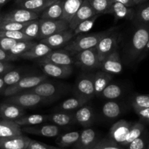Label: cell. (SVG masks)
<instances>
[{
	"instance_id": "obj_57",
	"label": "cell",
	"mask_w": 149,
	"mask_h": 149,
	"mask_svg": "<svg viewBox=\"0 0 149 149\" xmlns=\"http://www.w3.org/2000/svg\"><path fill=\"white\" fill-rule=\"evenodd\" d=\"M133 1H134V2H135V5H138V4H139V1H140V0H133Z\"/></svg>"
},
{
	"instance_id": "obj_41",
	"label": "cell",
	"mask_w": 149,
	"mask_h": 149,
	"mask_svg": "<svg viewBox=\"0 0 149 149\" xmlns=\"http://www.w3.org/2000/svg\"><path fill=\"white\" fill-rule=\"evenodd\" d=\"M23 77H25V76L20 71H19L18 70L13 69L7 71L4 75H2L3 80H4L7 87L16 84Z\"/></svg>"
},
{
	"instance_id": "obj_16",
	"label": "cell",
	"mask_w": 149,
	"mask_h": 149,
	"mask_svg": "<svg viewBox=\"0 0 149 149\" xmlns=\"http://www.w3.org/2000/svg\"><path fill=\"white\" fill-rule=\"evenodd\" d=\"M38 18H39V15L38 13L24 8L15 9L9 13L3 14V21L25 23Z\"/></svg>"
},
{
	"instance_id": "obj_40",
	"label": "cell",
	"mask_w": 149,
	"mask_h": 149,
	"mask_svg": "<svg viewBox=\"0 0 149 149\" xmlns=\"http://www.w3.org/2000/svg\"><path fill=\"white\" fill-rule=\"evenodd\" d=\"M97 15L106 14L113 3L112 0H87Z\"/></svg>"
},
{
	"instance_id": "obj_31",
	"label": "cell",
	"mask_w": 149,
	"mask_h": 149,
	"mask_svg": "<svg viewBox=\"0 0 149 149\" xmlns=\"http://www.w3.org/2000/svg\"><path fill=\"white\" fill-rule=\"evenodd\" d=\"M89 101L90 100H87V99L74 96V97H71V98H68L62 102L56 108V109L58 111L71 112L72 111H77L80 107L87 104Z\"/></svg>"
},
{
	"instance_id": "obj_13",
	"label": "cell",
	"mask_w": 149,
	"mask_h": 149,
	"mask_svg": "<svg viewBox=\"0 0 149 149\" xmlns=\"http://www.w3.org/2000/svg\"><path fill=\"white\" fill-rule=\"evenodd\" d=\"M23 132H26L31 135H38V136L47 137V138H54L59 135L61 132L60 127L54 125H37L34 126L23 127Z\"/></svg>"
},
{
	"instance_id": "obj_53",
	"label": "cell",
	"mask_w": 149,
	"mask_h": 149,
	"mask_svg": "<svg viewBox=\"0 0 149 149\" xmlns=\"http://www.w3.org/2000/svg\"><path fill=\"white\" fill-rule=\"evenodd\" d=\"M112 1L113 2L121 3V4H124V5L127 6V7H132L135 5L133 0H112Z\"/></svg>"
},
{
	"instance_id": "obj_33",
	"label": "cell",
	"mask_w": 149,
	"mask_h": 149,
	"mask_svg": "<svg viewBox=\"0 0 149 149\" xmlns=\"http://www.w3.org/2000/svg\"><path fill=\"white\" fill-rule=\"evenodd\" d=\"M15 122L20 127L34 126L47 122V116L43 114H31L23 116Z\"/></svg>"
},
{
	"instance_id": "obj_22",
	"label": "cell",
	"mask_w": 149,
	"mask_h": 149,
	"mask_svg": "<svg viewBox=\"0 0 149 149\" xmlns=\"http://www.w3.org/2000/svg\"><path fill=\"white\" fill-rule=\"evenodd\" d=\"M25 114V109L15 104L4 102L0 105V118L2 119L15 121Z\"/></svg>"
},
{
	"instance_id": "obj_36",
	"label": "cell",
	"mask_w": 149,
	"mask_h": 149,
	"mask_svg": "<svg viewBox=\"0 0 149 149\" xmlns=\"http://www.w3.org/2000/svg\"><path fill=\"white\" fill-rule=\"evenodd\" d=\"M123 94L122 87L117 84L109 83L103 90L99 97L108 100H115L119 98Z\"/></svg>"
},
{
	"instance_id": "obj_55",
	"label": "cell",
	"mask_w": 149,
	"mask_h": 149,
	"mask_svg": "<svg viewBox=\"0 0 149 149\" xmlns=\"http://www.w3.org/2000/svg\"><path fill=\"white\" fill-rule=\"evenodd\" d=\"M10 1H12V0H0V9Z\"/></svg>"
},
{
	"instance_id": "obj_5",
	"label": "cell",
	"mask_w": 149,
	"mask_h": 149,
	"mask_svg": "<svg viewBox=\"0 0 149 149\" xmlns=\"http://www.w3.org/2000/svg\"><path fill=\"white\" fill-rule=\"evenodd\" d=\"M6 103H13L17 106H20L23 109H29L33 108L36 106H39L41 103L52 102L50 99L42 97L40 95L31 93H20L14 95L7 97Z\"/></svg>"
},
{
	"instance_id": "obj_49",
	"label": "cell",
	"mask_w": 149,
	"mask_h": 149,
	"mask_svg": "<svg viewBox=\"0 0 149 149\" xmlns=\"http://www.w3.org/2000/svg\"><path fill=\"white\" fill-rule=\"evenodd\" d=\"M17 42H18V41H16L15 40V39L0 36V48L4 49L6 52H9V51L10 50V49H11Z\"/></svg>"
},
{
	"instance_id": "obj_58",
	"label": "cell",
	"mask_w": 149,
	"mask_h": 149,
	"mask_svg": "<svg viewBox=\"0 0 149 149\" xmlns=\"http://www.w3.org/2000/svg\"><path fill=\"white\" fill-rule=\"evenodd\" d=\"M149 0H140L139 1V4H141V3H143V2H146V1H148Z\"/></svg>"
},
{
	"instance_id": "obj_54",
	"label": "cell",
	"mask_w": 149,
	"mask_h": 149,
	"mask_svg": "<svg viewBox=\"0 0 149 149\" xmlns=\"http://www.w3.org/2000/svg\"><path fill=\"white\" fill-rule=\"evenodd\" d=\"M6 88H7V85L3 80L2 76H0V94H3Z\"/></svg>"
},
{
	"instance_id": "obj_7",
	"label": "cell",
	"mask_w": 149,
	"mask_h": 149,
	"mask_svg": "<svg viewBox=\"0 0 149 149\" xmlns=\"http://www.w3.org/2000/svg\"><path fill=\"white\" fill-rule=\"evenodd\" d=\"M75 61V63L78 66L87 71L100 68L101 63L99 60L95 47L77 52Z\"/></svg>"
},
{
	"instance_id": "obj_56",
	"label": "cell",
	"mask_w": 149,
	"mask_h": 149,
	"mask_svg": "<svg viewBox=\"0 0 149 149\" xmlns=\"http://www.w3.org/2000/svg\"><path fill=\"white\" fill-rule=\"evenodd\" d=\"M3 22V14H1L0 13V26H1V24Z\"/></svg>"
},
{
	"instance_id": "obj_30",
	"label": "cell",
	"mask_w": 149,
	"mask_h": 149,
	"mask_svg": "<svg viewBox=\"0 0 149 149\" xmlns=\"http://www.w3.org/2000/svg\"><path fill=\"white\" fill-rule=\"evenodd\" d=\"M113 75L105 72L103 71H97L94 74L93 82H94L95 95L100 96L103 90L106 87V86L111 83Z\"/></svg>"
},
{
	"instance_id": "obj_20",
	"label": "cell",
	"mask_w": 149,
	"mask_h": 149,
	"mask_svg": "<svg viewBox=\"0 0 149 149\" xmlns=\"http://www.w3.org/2000/svg\"><path fill=\"white\" fill-rule=\"evenodd\" d=\"M31 138L23 134L0 138V149H26Z\"/></svg>"
},
{
	"instance_id": "obj_4",
	"label": "cell",
	"mask_w": 149,
	"mask_h": 149,
	"mask_svg": "<svg viewBox=\"0 0 149 149\" xmlns=\"http://www.w3.org/2000/svg\"><path fill=\"white\" fill-rule=\"evenodd\" d=\"M47 79V76L44 74H35V75L25 76L20 79L16 84L7 87L3 93L5 97L14 95L18 93H23L31 88L36 87L42 81Z\"/></svg>"
},
{
	"instance_id": "obj_2",
	"label": "cell",
	"mask_w": 149,
	"mask_h": 149,
	"mask_svg": "<svg viewBox=\"0 0 149 149\" xmlns=\"http://www.w3.org/2000/svg\"><path fill=\"white\" fill-rule=\"evenodd\" d=\"M115 30H116V28L113 27L106 31H103L87 33V34L82 33V34L77 35V37L74 36L64 47V49L68 52H72V53H77V52L84 50V49L95 47L104 36L114 31Z\"/></svg>"
},
{
	"instance_id": "obj_18",
	"label": "cell",
	"mask_w": 149,
	"mask_h": 149,
	"mask_svg": "<svg viewBox=\"0 0 149 149\" xmlns=\"http://www.w3.org/2000/svg\"><path fill=\"white\" fill-rule=\"evenodd\" d=\"M74 120L84 128L90 127L94 124L95 115L94 110L90 105H84L76 111L74 113Z\"/></svg>"
},
{
	"instance_id": "obj_1",
	"label": "cell",
	"mask_w": 149,
	"mask_h": 149,
	"mask_svg": "<svg viewBox=\"0 0 149 149\" xmlns=\"http://www.w3.org/2000/svg\"><path fill=\"white\" fill-rule=\"evenodd\" d=\"M149 39V26H135L125 49V59L128 63L137 62Z\"/></svg>"
},
{
	"instance_id": "obj_38",
	"label": "cell",
	"mask_w": 149,
	"mask_h": 149,
	"mask_svg": "<svg viewBox=\"0 0 149 149\" xmlns=\"http://www.w3.org/2000/svg\"><path fill=\"white\" fill-rule=\"evenodd\" d=\"M36 42L34 41H18L9 51L10 55L19 58L22 54L29 50L31 47L35 45Z\"/></svg>"
},
{
	"instance_id": "obj_42",
	"label": "cell",
	"mask_w": 149,
	"mask_h": 149,
	"mask_svg": "<svg viewBox=\"0 0 149 149\" xmlns=\"http://www.w3.org/2000/svg\"><path fill=\"white\" fill-rule=\"evenodd\" d=\"M148 136L146 130L139 138H136L130 143L127 147V149H148Z\"/></svg>"
},
{
	"instance_id": "obj_12",
	"label": "cell",
	"mask_w": 149,
	"mask_h": 149,
	"mask_svg": "<svg viewBox=\"0 0 149 149\" xmlns=\"http://www.w3.org/2000/svg\"><path fill=\"white\" fill-rule=\"evenodd\" d=\"M74 37V35L73 31L69 29L68 30L63 31L54 33L51 36L44 38L41 39L40 42L45 44L48 47L54 49L61 47H65Z\"/></svg>"
},
{
	"instance_id": "obj_19",
	"label": "cell",
	"mask_w": 149,
	"mask_h": 149,
	"mask_svg": "<svg viewBox=\"0 0 149 149\" xmlns=\"http://www.w3.org/2000/svg\"><path fill=\"white\" fill-rule=\"evenodd\" d=\"M95 15H96L95 12L91 7L89 1L87 0H83L80 7L70 21L69 29L74 31L80 23L85 20L86 19L93 17Z\"/></svg>"
},
{
	"instance_id": "obj_43",
	"label": "cell",
	"mask_w": 149,
	"mask_h": 149,
	"mask_svg": "<svg viewBox=\"0 0 149 149\" xmlns=\"http://www.w3.org/2000/svg\"><path fill=\"white\" fill-rule=\"evenodd\" d=\"M132 108H149V95H135L130 98Z\"/></svg>"
},
{
	"instance_id": "obj_24",
	"label": "cell",
	"mask_w": 149,
	"mask_h": 149,
	"mask_svg": "<svg viewBox=\"0 0 149 149\" xmlns=\"http://www.w3.org/2000/svg\"><path fill=\"white\" fill-rule=\"evenodd\" d=\"M63 15V8L61 0H58L48 6L39 14V18L44 20H61Z\"/></svg>"
},
{
	"instance_id": "obj_17",
	"label": "cell",
	"mask_w": 149,
	"mask_h": 149,
	"mask_svg": "<svg viewBox=\"0 0 149 149\" xmlns=\"http://www.w3.org/2000/svg\"><path fill=\"white\" fill-rule=\"evenodd\" d=\"M98 142L95 131L90 127L85 128L80 132L79 138L74 146V149H94Z\"/></svg>"
},
{
	"instance_id": "obj_34",
	"label": "cell",
	"mask_w": 149,
	"mask_h": 149,
	"mask_svg": "<svg viewBox=\"0 0 149 149\" xmlns=\"http://www.w3.org/2000/svg\"><path fill=\"white\" fill-rule=\"evenodd\" d=\"M146 130L145 125L141 122H132V125L130 129L129 132H128L125 141L121 144V146H127L132 141L141 136L145 132Z\"/></svg>"
},
{
	"instance_id": "obj_9",
	"label": "cell",
	"mask_w": 149,
	"mask_h": 149,
	"mask_svg": "<svg viewBox=\"0 0 149 149\" xmlns=\"http://www.w3.org/2000/svg\"><path fill=\"white\" fill-rule=\"evenodd\" d=\"M72 52L63 49H52L45 56L37 60L38 63H49L58 65H72L75 63V57L71 55Z\"/></svg>"
},
{
	"instance_id": "obj_29",
	"label": "cell",
	"mask_w": 149,
	"mask_h": 149,
	"mask_svg": "<svg viewBox=\"0 0 149 149\" xmlns=\"http://www.w3.org/2000/svg\"><path fill=\"white\" fill-rule=\"evenodd\" d=\"M132 21L135 26H149V1L138 4Z\"/></svg>"
},
{
	"instance_id": "obj_39",
	"label": "cell",
	"mask_w": 149,
	"mask_h": 149,
	"mask_svg": "<svg viewBox=\"0 0 149 149\" xmlns=\"http://www.w3.org/2000/svg\"><path fill=\"white\" fill-rule=\"evenodd\" d=\"M100 16V15L96 14L95 15H93V17L86 19L85 20H84V21H82L81 23H80L75 28V29L73 31L74 36H77V35L82 34V33H86V32H87L88 31H90V29L93 28V26H94L95 21Z\"/></svg>"
},
{
	"instance_id": "obj_27",
	"label": "cell",
	"mask_w": 149,
	"mask_h": 149,
	"mask_svg": "<svg viewBox=\"0 0 149 149\" xmlns=\"http://www.w3.org/2000/svg\"><path fill=\"white\" fill-rule=\"evenodd\" d=\"M47 121L58 127H65L75 122L74 113L68 111H58L47 115Z\"/></svg>"
},
{
	"instance_id": "obj_51",
	"label": "cell",
	"mask_w": 149,
	"mask_h": 149,
	"mask_svg": "<svg viewBox=\"0 0 149 149\" xmlns=\"http://www.w3.org/2000/svg\"><path fill=\"white\" fill-rule=\"evenodd\" d=\"M14 68V65H12L10 62L0 61V76L4 75L5 73Z\"/></svg>"
},
{
	"instance_id": "obj_21",
	"label": "cell",
	"mask_w": 149,
	"mask_h": 149,
	"mask_svg": "<svg viewBox=\"0 0 149 149\" xmlns=\"http://www.w3.org/2000/svg\"><path fill=\"white\" fill-rule=\"evenodd\" d=\"M135 9L130 7H127L119 2H113L109 7L106 14H110L113 16L115 21L119 20H132L133 18Z\"/></svg>"
},
{
	"instance_id": "obj_14",
	"label": "cell",
	"mask_w": 149,
	"mask_h": 149,
	"mask_svg": "<svg viewBox=\"0 0 149 149\" xmlns=\"http://www.w3.org/2000/svg\"><path fill=\"white\" fill-rule=\"evenodd\" d=\"M132 125V122H127L124 119L118 121L111 127L109 138L121 146V144L125 141Z\"/></svg>"
},
{
	"instance_id": "obj_45",
	"label": "cell",
	"mask_w": 149,
	"mask_h": 149,
	"mask_svg": "<svg viewBox=\"0 0 149 149\" xmlns=\"http://www.w3.org/2000/svg\"><path fill=\"white\" fill-rule=\"evenodd\" d=\"M31 21L25 23H18V22L3 21L0 26V30L4 31H22Z\"/></svg>"
},
{
	"instance_id": "obj_46",
	"label": "cell",
	"mask_w": 149,
	"mask_h": 149,
	"mask_svg": "<svg viewBox=\"0 0 149 149\" xmlns=\"http://www.w3.org/2000/svg\"><path fill=\"white\" fill-rule=\"evenodd\" d=\"M94 149H127L124 147L121 146L120 145L116 143L113 142V141L109 138H105V139L98 141L97 143L96 144Z\"/></svg>"
},
{
	"instance_id": "obj_3",
	"label": "cell",
	"mask_w": 149,
	"mask_h": 149,
	"mask_svg": "<svg viewBox=\"0 0 149 149\" xmlns=\"http://www.w3.org/2000/svg\"><path fill=\"white\" fill-rule=\"evenodd\" d=\"M68 90V87L63 84H57L50 81H44L36 85V87L31 88L23 93H31L40 95L42 97L50 99L52 101L60 98Z\"/></svg>"
},
{
	"instance_id": "obj_48",
	"label": "cell",
	"mask_w": 149,
	"mask_h": 149,
	"mask_svg": "<svg viewBox=\"0 0 149 149\" xmlns=\"http://www.w3.org/2000/svg\"><path fill=\"white\" fill-rule=\"evenodd\" d=\"M26 149H65L61 148V147L53 146H49L47 144L39 142L34 140H31L29 146Z\"/></svg>"
},
{
	"instance_id": "obj_23",
	"label": "cell",
	"mask_w": 149,
	"mask_h": 149,
	"mask_svg": "<svg viewBox=\"0 0 149 149\" xmlns=\"http://www.w3.org/2000/svg\"><path fill=\"white\" fill-rule=\"evenodd\" d=\"M58 0H15L19 8H24L40 14L48 6Z\"/></svg>"
},
{
	"instance_id": "obj_52",
	"label": "cell",
	"mask_w": 149,
	"mask_h": 149,
	"mask_svg": "<svg viewBox=\"0 0 149 149\" xmlns=\"http://www.w3.org/2000/svg\"><path fill=\"white\" fill-rule=\"evenodd\" d=\"M148 55H149V39H148V42H147L145 48H144V49L143 50L142 53H141V55H140L139 58H138V60L137 62L138 63L141 62V61H143V59H145V58H146Z\"/></svg>"
},
{
	"instance_id": "obj_15",
	"label": "cell",
	"mask_w": 149,
	"mask_h": 149,
	"mask_svg": "<svg viewBox=\"0 0 149 149\" xmlns=\"http://www.w3.org/2000/svg\"><path fill=\"white\" fill-rule=\"evenodd\" d=\"M100 68L102 71L112 75L119 74L122 72L123 63L117 49L106 57L103 61H102Z\"/></svg>"
},
{
	"instance_id": "obj_32",
	"label": "cell",
	"mask_w": 149,
	"mask_h": 149,
	"mask_svg": "<svg viewBox=\"0 0 149 149\" xmlns=\"http://www.w3.org/2000/svg\"><path fill=\"white\" fill-rule=\"evenodd\" d=\"M63 8V15L62 20L69 24L70 21L81 6L83 0H61Z\"/></svg>"
},
{
	"instance_id": "obj_26",
	"label": "cell",
	"mask_w": 149,
	"mask_h": 149,
	"mask_svg": "<svg viewBox=\"0 0 149 149\" xmlns=\"http://www.w3.org/2000/svg\"><path fill=\"white\" fill-rule=\"evenodd\" d=\"M101 111L103 116L106 119L114 120L121 116L123 111V107L115 100H109L102 106Z\"/></svg>"
},
{
	"instance_id": "obj_6",
	"label": "cell",
	"mask_w": 149,
	"mask_h": 149,
	"mask_svg": "<svg viewBox=\"0 0 149 149\" xmlns=\"http://www.w3.org/2000/svg\"><path fill=\"white\" fill-rule=\"evenodd\" d=\"M94 74H82L77 78L74 87V93L76 97L90 100L95 95Z\"/></svg>"
},
{
	"instance_id": "obj_10",
	"label": "cell",
	"mask_w": 149,
	"mask_h": 149,
	"mask_svg": "<svg viewBox=\"0 0 149 149\" xmlns=\"http://www.w3.org/2000/svg\"><path fill=\"white\" fill-rule=\"evenodd\" d=\"M40 33L39 39L51 36L54 33L69 29V24L65 20H44L41 19Z\"/></svg>"
},
{
	"instance_id": "obj_35",
	"label": "cell",
	"mask_w": 149,
	"mask_h": 149,
	"mask_svg": "<svg viewBox=\"0 0 149 149\" xmlns=\"http://www.w3.org/2000/svg\"><path fill=\"white\" fill-rule=\"evenodd\" d=\"M79 135L80 132H78V131L67 132V133L63 134L58 136L55 143L58 147L63 148H68V147L72 146L77 143L79 138Z\"/></svg>"
},
{
	"instance_id": "obj_11",
	"label": "cell",
	"mask_w": 149,
	"mask_h": 149,
	"mask_svg": "<svg viewBox=\"0 0 149 149\" xmlns=\"http://www.w3.org/2000/svg\"><path fill=\"white\" fill-rule=\"evenodd\" d=\"M39 64L45 75L53 78H66L71 76L74 71L72 65H58L49 63H41Z\"/></svg>"
},
{
	"instance_id": "obj_28",
	"label": "cell",
	"mask_w": 149,
	"mask_h": 149,
	"mask_svg": "<svg viewBox=\"0 0 149 149\" xmlns=\"http://www.w3.org/2000/svg\"><path fill=\"white\" fill-rule=\"evenodd\" d=\"M23 134L21 127L15 121L0 120V138L15 136Z\"/></svg>"
},
{
	"instance_id": "obj_47",
	"label": "cell",
	"mask_w": 149,
	"mask_h": 149,
	"mask_svg": "<svg viewBox=\"0 0 149 149\" xmlns=\"http://www.w3.org/2000/svg\"><path fill=\"white\" fill-rule=\"evenodd\" d=\"M140 118V121L144 125H149V108H132Z\"/></svg>"
},
{
	"instance_id": "obj_37",
	"label": "cell",
	"mask_w": 149,
	"mask_h": 149,
	"mask_svg": "<svg viewBox=\"0 0 149 149\" xmlns=\"http://www.w3.org/2000/svg\"><path fill=\"white\" fill-rule=\"evenodd\" d=\"M41 21L42 20L40 18L31 20L21 31L25 35L31 38L32 40L39 39V33H40Z\"/></svg>"
},
{
	"instance_id": "obj_50",
	"label": "cell",
	"mask_w": 149,
	"mask_h": 149,
	"mask_svg": "<svg viewBox=\"0 0 149 149\" xmlns=\"http://www.w3.org/2000/svg\"><path fill=\"white\" fill-rule=\"evenodd\" d=\"M18 59L17 57L13 56L10 55L8 52H6L4 49L0 48V61H4V62H12Z\"/></svg>"
},
{
	"instance_id": "obj_59",
	"label": "cell",
	"mask_w": 149,
	"mask_h": 149,
	"mask_svg": "<svg viewBox=\"0 0 149 149\" xmlns=\"http://www.w3.org/2000/svg\"><path fill=\"white\" fill-rule=\"evenodd\" d=\"M148 149H149V143H148Z\"/></svg>"
},
{
	"instance_id": "obj_44",
	"label": "cell",
	"mask_w": 149,
	"mask_h": 149,
	"mask_svg": "<svg viewBox=\"0 0 149 149\" xmlns=\"http://www.w3.org/2000/svg\"><path fill=\"white\" fill-rule=\"evenodd\" d=\"M0 36L10 38L16 41H33L31 38L25 35L21 31L0 30Z\"/></svg>"
},
{
	"instance_id": "obj_25",
	"label": "cell",
	"mask_w": 149,
	"mask_h": 149,
	"mask_svg": "<svg viewBox=\"0 0 149 149\" xmlns=\"http://www.w3.org/2000/svg\"><path fill=\"white\" fill-rule=\"evenodd\" d=\"M52 50V48L48 47L45 44L39 42V43H36L32 47H31L29 50L22 54L19 58L26 60H38L42 57L45 56L47 54L49 53Z\"/></svg>"
},
{
	"instance_id": "obj_8",
	"label": "cell",
	"mask_w": 149,
	"mask_h": 149,
	"mask_svg": "<svg viewBox=\"0 0 149 149\" xmlns=\"http://www.w3.org/2000/svg\"><path fill=\"white\" fill-rule=\"evenodd\" d=\"M119 40V34L114 31L106 35L96 45L97 55L100 63L110 54L117 49L118 43Z\"/></svg>"
}]
</instances>
